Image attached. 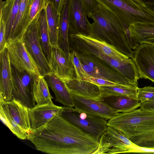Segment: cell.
<instances>
[{
  "label": "cell",
  "mask_w": 154,
  "mask_h": 154,
  "mask_svg": "<svg viewBox=\"0 0 154 154\" xmlns=\"http://www.w3.org/2000/svg\"><path fill=\"white\" fill-rule=\"evenodd\" d=\"M37 150L51 154H93L99 140L60 114L29 134L27 139Z\"/></svg>",
  "instance_id": "obj_1"
},
{
  "label": "cell",
  "mask_w": 154,
  "mask_h": 154,
  "mask_svg": "<svg viewBox=\"0 0 154 154\" xmlns=\"http://www.w3.org/2000/svg\"><path fill=\"white\" fill-rule=\"evenodd\" d=\"M107 125L121 131L137 146L154 148V112L140 108L119 112Z\"/></svg>",
  "instance_id": "obj_2"
},
{
  "label": "cell",
  "mask_w": 154,
  "mask_h": 154,
  "mask_svg": "<svg viewBox=\"0 0 154 154\" xmlns=\"http://www.w3.org/2000/svg\"><path fill=\"white\" fill-rule=\"evenodd\" d=\"M119 20L124 29L132 24H154V11L143 2L138 0H95Z\"/></svg>",
  "instance_id": "obj_3"
},
{
  "label": "cell",
  "mask_w": 154,
  "mask_h": 154,
  "mask_svg": "<svg viewBox=\"0 0 154 154\" xmlns=\"http://www.w3.org/2000/svg\"><path fill=\"white\" fill-rule=\"evenodd\" d=\"M94 22L91 24L89 35L94 38H118L126 47H130L126 40L121 22L109 10L98 4L96 9L90 15Z\"/></svg>",
  "instance_id": "obj_4"
},
{
  "label": "cell",
  "mask_w": 154,
  "mask_h": 154,
  "mask_svg": "<svg viewBox=\"0 0 154 154\" xmlns=\"http://www.w3.org/2000/svg\"><path fill=\"white\" fill-rule=\"evenodd\" d=\"M28 108L14 99L6 102L0 99L1 121L21 140L27 139L32 131Z\"/></svg>",
  "instance_id": "obj_5"
},
{
  "label": "cell",
  "mask_w": 154,
  "mask_h": 154,
  "mask_svg": "<svg viewBox=\"0 0 154 154\" xmlns=\"http://www.w3.org/2000/svg\"><path fill=\"white\" fill-rule=\"evenodd\" d=\"M79 49L83 53L94 55L113 68L130 83L138 87L140 78L136 66L132 58L121 61L103 54L95 48L79 40L76 41Z\"/></svg>",
  "instance_id": "obj_6"
},
{
  "label": "cell",
  "mask_w": 154,
  "mask_h": 154,
  "mask_svg": "<svg viewBox=\"0 0 154 154\" xmlns=\"http://www.w3.org/2000/svg\"><path fill=\"white\" fill-rule=\"evenodd\" d=\"M60 114L98 140L108 127L107 120L99 117L79 112L73 107H63Z\"/></svg>",
  "instance_id": "obj_7"
},
{
  "label": "cell",
  "mask_w": 154,
  "mask_h": 154,
  "mask_svg": "<svg viewBox=\"0 0 154 154\" xmlns=\"http://www.w3.org/2000/svg\"><path fill=\"white\" fill-rule=\"evenodd\" d=\"M78 54L84 69L90 76L110 80L128 88H138L95 56L83 52Z\"/></svg>",
  "instance_id": "obj_8"
},
{
  "label": "cell",
  "mask_w": 154,
  "mask_h": 154,
  "mask_svg": "<svg viewBox=\"0 0 154 154\" xmlns=\"http://www.w3.org/2000/svg\"><path fill=\"white\" fill-rule=\"evenodd\" d=\"M99 143L93 154L134 153L137 146L121 131L109 126L100 136Z\"/></svg>",
  "instance_id": "obj_9"
},
{
  "label": "cell",
  "mask_w": 154,
  "mask_h": 154,
  "mask_svg": "<svg viewBox=\"0 0 154 154\" xmlns=\"http://www.w3.org/2000/svg\"><path fill=\"white\" fill-rule=\"evenodd\" d=\"M13 80V99L29 108L35 106L33 94L34 77L26 71L18 69L11 64Z\"/></svg>",
  "instance_id": "obj_10"
},
{
  "label": "cell",
  "mask_w": 154,
  "mask_h": 154,
  "mask_svg": "<svg viewBox=\"0 0 154 154\" xmlns=\"http://www.w3.org/2000/svg\"><path fill=\"white\" fill-rule=\"evenodd\" d=\"M37 17L28 27L22 39L25 46L38 66L42 75L53 73L43 51L40 40Z\"/></svg>",
  "instance_id": "obj_11"
},
{
  "label": "cell",
  "mask_w": 154,
  "mask_h": 154,
  "mask_svg": "<svg viewBox=\"0 0 154 154\" xmlns=\"http://www.w3.org/2000/svg\"><path fill=\"white\" fill-rule=\"evenodd\" d=\"M11 64L18 69L26 71L34 78L42 75L39 68L27 50L23 39L7 43Z\"/></svg>",
  "instance_id": "obj_12"
},
{
  "label": "cell",
  "mask_w": 154,
  "mask_h": 154,
  "mask_svg": "<svg viewBox=\"0 0 154 154\" xmlns=\"http://www.w3.org/2000/svg\"><path fill=\"white\" fill-rule=\"evenodd\" d=\"M134 50L132 59L140 78L148 79L154 82V45L141 44Z\"/></svg>",
  "instance_id": "obj_13"
},
{
  "label": "cell",
  "mask_w": 154,
  "mask_h": 154,
  "mask_svg": "<svg viewBox=\"0 0 154 154\" xmlns=\"http://www.w3.org/2000/svg\"><path fill=\"white\" fill-rule=\"evenodd\" d=\"M71 94L74 103L73 108L79 112L99 117L106 120L113 118L119 113L100 100Z\"/></svg>",
  "instance_id": "obj_14"
},
{
  "label": "cell",
  "mask_w": 154,
  "mask_h": 154,
  "mask_svg": "<svg viewBox=\"0 0 154 154\" xmlns=\"http://www.w3.org/2000/svg\"><path fill=\"white\" fill-rule=\"evenodd\" d=\"M48 62L52 73L63 82L75 77V70L69 58L59 46L51 47Z\"/></svg>",
  "instance_id": "obj_15"
},
{
  "label": "cell",
  "mask_w": 154,
  "mask_h": 154,
  "mask_svg": "<svg viewBox=\"0 0 154 154\" xmlns=\"http://www.w3.org/2000/svg\"><path fill=\"white\" fill-rule=\"evenodd\" d=\"M69 32L89 34L91 23L86 11L80 0H68Z\"/></svg>",
  "instance_id": "obj_16"
},
{
  "label": "cell",
  "mask_w": 154,
  "mask_h": 154,
  "mask_svg": "<svg viewBox=\"0 0 154 154\" xmlns=\"http://www.w3.org/2000/svg\"><path fill=\"white\" fill-rule=\"evenodd\" d=\"M0 99L9 101L13 99V80L8 51L6 48L0 52Z\"/></svg>",
  "instance_id": "obj_17"
},
{
  "label": "cell",
  "mask_w": 154,
  "mask_h": 154,
  "mask_svg": "<svg viewBox=\"0 0 154 154\" xmlns=\"http://www.w3.org/2000/svg\"><path fill=\"white\" fill-rule=\"evenodd\" d=\"M63 108L53 102L45 105L36 104L32 108H28L32 131L44 125L55 116L60 114Z\"/></svg>",
  "instance_id": "obj_18"
},
{
  "label": "cell",
  "mask_w": 154,
  "mask_h": 154,
  "mask_svg": "<svg viewBox=\"0 0 154 154\" xmlns=\"http://www.w3.org/2000/svg\"><path fill=\"white\" fill-rule=\"evenodd\" d=\"M33 0H21L18 11L7 43L14 40L22 39L30 24L29 14Z\"/></svg>",
  "instance_id": "obj_19"
},
{
  "label": "cell",
  "mask_w": 154,
  "mask_h": 154,
  "mask_svg": "<svg viewBox=\"0 0 154 154\" xmlns=\"http://www.w3.org/2000/svg\"><path fill=\"white\" fill-rule=\"evenodd\" d=\"M71 38L82 41L92 46L104 54L119 60H128L130 57L118 50L114 46L105 41H100L89 35L79 33L69 34Z\"/></svg>",
  "instance_id": "obj_20"
},
{
  "label": "cell",
  "mask_w": 154,
  "mask_h": 154,
  "mask_svg": "<svg viewBox=\"0 0 154 154\" xmlns=\"http://www.w3.org/2000/svg\"><path fill=\"white\" fill-rule=\"evenodd\" d=\"M64 83L71 94L95 100H100L99 88L95 84L87 81L79 80L75 77Z\"/></svg>",
  "instance_id": "obj_21"
},
{
  "label": "cell",
  "mask_w": 154,
  "mask_h": 154,
  "mask_svg": "<svg viewBox=\"0 0 154 154\" xmlns=\"http://www.w3.org/2000/svg\"><path fill=\"white\" fill-rule=\"evenodd\" d=\"M49 87L54 92L56 101L65 106L74 107V103L71 94L64 83L57 77L53 73L44 75Z\"/></svg>",
  "instance_id": "obj_22"
},
{
  "label": "cell",
  "mask_w": 154,
  "mask_h": 154,
  "mask_svg": "<svg viewBox=\"0 0 154 154\" xmlns=\"http://www.w3.org/2000/svg\"><path fill=\"white\" fill-rule=\"evenodd\" d=\"M99 100L119 113L130 112L140 107L141 105L138 100L125 96H109L101 97Z\"/></svg>",
  "instance_id": "obj_23"
},
{
  "label": "cell",
  "mask_w": 154,
  "mask_h": 154,
  "mask_svg": "<svg viewBox=\"0 0 154 154\" xmlns=\"http://www.w3.org/2000/svg\"><path fill=\"white\" fill-rule=\"evenodd\" d=\"M21 0H0V20L6 26V40L10 35L14 21L17 14Z\"/></svg>",
  "instance_id": "obj_24"
},
{
  "label": "cell",
  "mask_w": 154,
  "mask_h": 154,
  "mask_svg": "<svg viewBox=\"0 0 154 154\" xmlns=\"http://www.w3.org/2000/svg\"><path fill=\"white\" fill-rule=\"evenodd\" d=\"M68 0H66L60 14L58 45L59 47L64 51L66 55L69 57L70 52L68 41L69 24Z\"/></svg>",
  "instance_id": "obj_25"
},
{
  "label": "cell",
  "mask_w": 154,
  "mask_h": 154,
  "mask_svg": "<svg viewBox=\"0 0 154 154\" xmlns=\"http://www.w3.org/2000/svg\"><path fill=\"white\" fill-rule=\"evenodd\" d=\"M46 10L51 47L59 46L60 14L50 3L47 2Z\"/></svg>",
  "instance_id": "obj_26"
},
{
  "label": "cell",
  "mask_w": 154,
  "mask_h": 154,
  "mask_svg": "<svg viewBox=\"0 0 154 154\" xmlns=\"http://www.w3.org/2000/svg\"><path fill=\"white\" fill-rule=\"evenodd\" d=\"M129 26L139 44L146 43L154 45V24L136 23Z\"/></svg>",
  "instance_id": "obj_27"
},
{
  "label": "cell",
  "mask_w": 154,
  "mask_h": 154,
  "mask_svg": "<svg viewBox=\"0 0 154 154\" xmlns=\"http://www.w3.org/2000/svg\"><path fill=\"white\" fill-rule=\"evenodd\" d=\"M38 32L41 46L48 60L51 58V47L48 28L46 8L40 13L38 19Z\"/></svg>",
  "instance_id": "obj_28"
},
{
  "label": "cell",
  "mask_w": 154,
  "mask_h": 154,
  "mask_svg": "<svg viewBox=\"0 0 154 154\" xmlns=\"http://www.w3.org/2000/svg\"><path fill=\"white\" fill-rule=\"evenodd\" d=\"M33 94L35 102L38 105H42L53 103L48 86L44 76L41 75L34 78Z\"/></svg>",
  "instance_id": "obj_29"
},
{
  "label": "cell",
  "mask_w": 154,
  "mask_h": 154,
  "mask_svg": "<svg viewBox=\"0 0 154 154\" xmlns=\"http://www.w3.org/2000/svg\"><path fill=\"white\" fill-rule=\"evenodd\" d=\"M100 98L109 96H125L138 100L137 88H132L118 86H99Z\"/></svg>",
  "instance_id": "obj_30"
},
{
  "label": "cell",
  "mask_w": 154,
  "mask_h": 154,
  "mask_svg": "<svg viewBox=\"0 0 154 154\" xmlns=\"http://www.w3.org/2000/svg\"><path fill=\"white\" fill-rule=\"evenodd\" d=\"M69 58L74 68L76 78L79 80L87 81L90 76L84 69L78 53L75 51L69 52Z\"/></svg>",
  "instance_id": "obj_31"
},
{
  "label": "cell",
  "mask_w": 154,
  "mask_h": 154,
  "mask_svg": "<svg viewBox=\"0 0 154 154\" xmlns=\"http://www.w3.org/2000/svg\"><path fill=\"white\" fill-rule=\"evenodd\" d=\"M46 0H33L30 11L29 22L30 24L39 15L42 9L46 8Z\"/></svg>",
  "instance_id": "obj_32"
},
{
  "label": "cell",
  "mask_w": 154,
  "mask_h": 154,
  "mask_svg": "<svg viewBox=\"0 0 154 154\" xmlns=\"http://www.w3.org/2000/svg\"><path fill=\"white\" fill-rule=\"evenodd\" d=\"M138 99L141 103L147 101L154 96V87L146 86L137 89Z\"/></svg>",
  "instance_id": "obj_33"
},
{
  "label": "cell",
  "mask_w": 154,
  "mask_h": 154,
  "mask_svg": "<svg viewBox=\"0 0 154 154\" xmlns=\"http://www.w3.org/2000/svg\"><path fill=\"white\" fill-rule=\"evenodd\" d=\"M87 81L95 84L98 86H113L127 87L111 80L101 78L90 76Z\"/></svg>",
  "instance_id": "obj_34"
},
{
  "label": "cell",
  "mask_w": 154,
  "mask_h": 154,
  "mask_svg": "<svg viewBox=\"0 0 154 154\" xmlns=\"http://www.w3.org/2000/svg\"><path fill=\"white\" fill-rule=\"evenodd\" d=\"M84 7L87 14L90 18V14L95 10L98 3L95 0H80Z\"/></svg>",
  "instance_id": "obj_35"
},
{
  "label": "cell",
  "mask_w": 154,
  "mask_h": 154,
  "mask_svg": "<svg viewBox=\"0 0 154 154\" xmlns=\"http://www.w3.org/2000/svg\"><path fill=\"white\" fill-rule=\"evenodd\" d=\"M6 26L5 22L0 20V52L6 48Z\"/></svg>",
  "instance_id": "obj_36"
},
{
  "label": "cell",
  "mask_w": 154,
  "mask_h": 154,
  "mask_svg": "<svg viewBox=\"0 0 154 154\" xmlns=\"http://www.w3.org/2000/svg\"><path fill=\"white\" fill-rule=\"evenodd\" d=\"M66 0H46L47 2L51 3L58 13H60Z\"/></svg>",
  "instance_id": "obj_37"
},
{
  "label": "cell",
  "mask_w": 154,
  "mask_h": 154,
  "mask_svg": "<svg viewBox=\"0 0 154 154\" xmlns=\"http://www.w3.org/2000/svg\"><path fill=\"white\" fill-rule=\"evenodd\" d=\"M140 107L144 109L154 112V96L149 100L141 103Z\"/></svg>",
  "instance_id": "obj_38"
},
{
  "label": "cell",
  "mask_w": 154,
  "mask_h": 154,
  "mask_svg": "<svg viewBox=\"0 0 154 154\" xmlns=\"http://www.w3.org/2000/svg\"><path fill=\"white\" fill-rule=\"evenodd\" d=\"M134 153H154V148H144L137 146Z\"/></svg>",
  "instance_id": "obj_39"
},
{
  "label": "cell",
  "mask_w": 154,
  "mask_h": 154,
  "mask_svg": "<svg viewBox=\"0 0 154 154\" xmlns=\"http://www.w3.org/2000/svg\"><path fill=\"white\" fill-rule=\"evenodd\" d=\"M145 4L154 11V0H149L144 2Z\"/></svg>",
  "instance_id": "obj_40"
},
{
  "label": "cell",
  "mask_w": 154,
  "mask_h": 154,
  "mask_svg": "<svg viewBox=\"0 0 154 154\" xmlns=\"http://www.w3.org/2000/svg\"><path fill=\"white\" fill-rule=\"evenodd\" d=\"M138 0L143 1V2H144V1H147L149 0Z\"/></svg>",
  "instance_id": "obj_41"
}]
</instances>
